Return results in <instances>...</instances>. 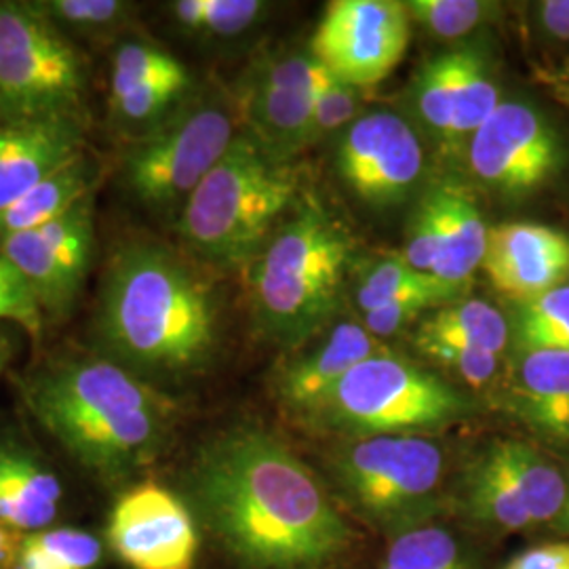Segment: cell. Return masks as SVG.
I'll return each mask as SVG.
<instances>
[{"label": "cell", "mask_w": 569, "mask_h": 569, "mask_svg": "<svg viewBox=\"0 0 569 569\" xmlns=\"http://www.w3.org/2000/svg\"><path fill=\"white\" fill-rule=\"evenodd\" d=\"M192 512L239 569H333L352 529L305 462L262 428L226 430L188 475Z\"/></svg>", "instance_id": "cell-1"}, {"label": "cell", "mask_w": 569, "mask_h": 569, "mask_svg": "<svg viewBox=\"0 0 569 569\" xmlns=\"http://www.w3.org/2000/svg\"><path fill=\"white\" fill-rule=\"evenodd\" d=\"M21 399L39 427L106 488L129 483L169 446L178 407L163 388L98 352L32 367Z\"/></svg>", "instance_id": "cell-2"}, {"label": "cell", "mask_w": 569, "mask_h": 569, "mask_svg": "<svg viewBox=\"0 0 569 569\" xmlns=\"http://www.w3.org/2000/svg\"><path fill=\"white\" fill-rule=\"evenodd\" d=\"M91 338L93 352L157 387L182 378L218 345L213 291L164 244L122 241L103 268Z\"/></svg>", "instance_id": "cell-3"}, {"label": "cell", "mask_w": 569, "mask_h": 569, "mask_svg": "<svg viewBox=\"0 0 569 569\" xmlns=\"http://www.w3.org/2000/svg\"><path fill=\"white\" fill-rule=\"evenodd\" d=\"M298 173L241 129L178 216L186 244L218 266L251 262L298 197Z\"/></svg>", "instance_id": "cell-4"}, {"label": "cell", "mask_w": 569, "mask_h": 569, "mask_svg": "<svg viewBox=\"0 0 569 569\" xmlns=\"http://www.w3.org/2000/svg\"><path fill=\"white\" fill-rule=\"evenodd\" d=\"M352 239L323 207L306 204L251 260L249 296L258 321L284 342L302 340L338 305Z\"/></svg>", "instance_id": "cell-5"}, {"label": "cell", "mask_w": 569, "mask_h": 569, "mask_svg": "<svg viewBox=\"0 0 569 569\" xmlns=\"http://www.w3.org/2000/svg\"><path fill=\"white\" fill-rule=\"evenodd\" d=\"M336 481L346 505L390 538L428 526L439 509L446 453L416 435H373L338 456Z\"/></svg>", "instance_id": "cell-6"}, {"label": "cell", "mask_w": 569, "mask_h": 569, "mask_svg": "<svg viewBox=\"0 0 569 569\" xmlns=\"http://www.w3.org/2000/svg\"><path fill=\"white\" fill-rule=\"evenodd\" d=\"M79 47L32 2L0 0V121L84 117Z\"/></svg>", "instance_id": "cell-7"}, {"label": "cell", "mask_w": 569, "mask_h": 569, "mask_svg": "<svg viewBox=\"0 0 569 569\" xmlns=\"http://www.w3.org/2000/svg\"><path fill=\"white\" fill-rule=\"evenodd\" d=\"M241 129L220 100L183 103L167 121L127 143L119 180L150 211H182Z\"/></svg>", "instance_id": "cell-8"}, {"label": "cell", "mask_w": 569, "mask_h": 569, "mask_svg": "<svg viewBox=\"0 0 569 569\" xmlns=\"http://www.w3.org/2000/svg\"><path fill=\"white\" fill-rule=\"evenodd\" d=\"M323 411L333 425L373 437L446 425L462 418L468 403L437 376L378 352L346 376Z\"/></svg>", "instance_id": "cell-9"}, {"label": "cell", "mask_w": 569, "mask_h": 569, "mask_svg": "<svg viewBox=\"0 0 569 569\" xmlns=\"http://www.w3.org/2000/svg\"><path fill=\"white\" fill-rule=\"evenodd\" d=\"M566 496L568 477L540 449L519 439H500L468 470L462 500L477 526L515 533L552 526Z\"/></svg>", "instance_id": "cell-10"}, {"label": "cell", "mask_w": 569, "mask_h": 569, "mask_svg": "<svg viewBox=\"0 0 569 569\" xmlns=\"http://www.w3.org/2000/svg\"><path fill=\"white\" fill-rule=\"evenodd\" d=\"M411 39L406 2L336 0L312 37V56L355 89L373 87L403 60Z\"/></svg>", "instance_id": "cell-11"}, {"label": "cell", "mask_w": 569, "mask_h": 569, "mask_svg": "<svg viewBox=\"0 0 569 569\" xmlns=\"http://www.w3.org/2000/svg\"><path fill=\"white\" fill-rule=\"evenodd\" d=\"M563 161L557 131L533 106L500 102L468 138V167L479 182L507 194H528L549 182Z\"/></svg>", "instance_id": "cell-12"}, {"label": "cell", "mask_w": 569, "mask_h": 569, "mask_svg": "<svg viewBox=\"0 0 569 569\" xmlns=\"http://www.w3.org/2000/svg\"><path fill=\"white\" fill-rule=\"evenodd\" d=\"M106 533L110 549L131 569H192L201 542L192 509L154 481L122 491Z\"/></svg>", "instance_id": "cell-13"}, {"label": "cell", "mask_w": 569, "mask_h": 569, "mask_svg": "<svg viewBox=\"0 0 569 569\" xmlns=\"http://www.w3.org/2000/svg\"><path fill=\"white\" fill-rule=\"evenodd\" d=\"M338 169L367 203H397L420 180L425 152L409 122L390 112H373L346 129Z\"/></svg>", "instance_id": "cell-14"}, {"label": "cell", "mask_w": 569, "mask_h": 569, "mask_svg": "<svg viewBox=\"0 0 569 569\" xmlns=\"http://www.w3.org/2000/svg\"><path fill=\"white\" fill-rule=\"evenodd\" d=\"M483 268L493 287L519 302H529L569 272V239L545 224L510 222L489 228Z\"/></svg>", "instance_id": "cell-15"}, {"label": "cell", "mask_w": 569, "mask_h": 569, "mask_svg": "<svg viewBox=\"0 0 569 569\" xmlns=\"http://www.w3.org/2000/svg\"><path fill=\"white\" fill-rule=\"evenodd\" d=\"M84 131V117L0 121V211L87 150Z\"/></svg>", "instance_id": "cell-16"}, {"label": "cell", "mask_w": 569, "mask_h": 569, "mask_svg": "<svg viewBox=\"0 0 569 569\" xmlns=\"http://www.w3.org/2000/svg\"><path fill=\"white\" fill-rule=\"evenodd\" d=\"M63 502L60 477L18 439H0V523L21 536L53 528Z\"/></svg>", "instance_id": "cell-17"}, {"label": "cell", "mask_w": 569, "mask_h": 569, "mask_svg": "<svg viewBox=\"0 0 569 569\" xmlns=\"http://www.w3.org/2000/svg\"><path fill=\"white\" fill-rule=\"evenodd\" d=\"M382 352L366 327L342 323L323 346L287 366L279 378V397L298 411H319L346 376L369 357Z\"/></svg>", "instance_id": "cell-18"}, {"label": "cell", "mask_w": 569, "mask_h": 569, "mask_svg": "<svg viewBox=\"0 0 569 569\" xmlns=\"http://www.w3.org/2000/svg\"><path fill=\"white\" fill-rule=\"evenodd\" d=\"M510 401L517 416L552 443H569V352L529 350L515 367Z\"/></svg>", "instance_id": "cell-19"}, {"label": "cell", "mask_w": 569, "mask_h": 569, "mask_svg": "<svg viewBox=\"0 0 569 569\" xmlns=\"http://www.w3.org/2000/svg\"><path fill=\"white\" fill-rule=\"evenodd\" d=\"M437 216L439 256L432 277L449 284H460L483 266L488 251L489 228L472 194L453 183H441L427 194Z\"/></svg>", "instance_id": "cell-20"}, {"label": "cell", "mask_w": 569, "mask_h": 569, "mask_svg": "<svg viewBox=\"0 0 569 569\" xmlns=\"http://www.w3.org/2000/svg\"><path fill=\"white\" fill-rule=\"evenodd\" d=\"M100 176V161L82 150L70 163L63 164L16 203L0 211V241L56 222L70 209L96 194Z\"/></svg>", "instance_id": "cell-21"}, {"label": "cell", "mask_w": 569, "mask_h": 569, "mask_svg": "<svg viewBox=\"0 0 569 569\" xmlns=\"http://www.w3.org/2000/svg\"><path fill=\"white\" fill-rule=\"evenodd\" d=\"M0 253L20 270L28 289L41 306L42 315L60 319L72 310L81 289L63 272L39 232H21L0 241Z\"/></svg>", "instance_id": "cell-22"}, {"label": "cell", "mask_w": 569, "mask_h": 569, "mask_svg": "<svg viewBox=\"0 0 569 569\" xmlns=\"http://www.w3.org/2000/svg\"><path fill=\"white\" fill-rule=\"evenodd\" d=\"M453 142L470 138L500 106V89L486 56L475 47L451 49Z\"/></svg>", "instance_id": "cell-23"}, {"label": "cell", "mask_w": 569, "mask_h": 569, "mask_svg": "<svg viewBox=\"0 0 569 569\" xmlns=\"http://www.w3.org/2000/svg\"><path fill=\"white\" fill-rule=\"evenodd\" d=\"M510 327L498 308L470 300L446 306L430 315L418 329L416 340H441L472 346L500 357L509 345Z\"/></svg>", "instance_id": "cell-24"}, {"label": "cell", "mask_w": 569, "mask_h": 569, "mask_svg": "<svg viewBox=\"0 0 569 569\" xmlns=\"http://www.w3.org/2000/svg\"><path fill=\"white\" fill-rule=\"evenodd\" d=\"M103 547L87 529L47 528L21 536L11 569H100Z\"/></svg>", "instance_id": "cell-25"}, {"label": "cell", "mask_w": 569, "mask_h": 569, "mask_svg": "<svg viewBox=\"0 0 569 569\" xmlns=\"http://www.w3.org/2000/svg\"><path fill=\"white\" fill-rule=\"evenodd\" d=\"M32 4L72 41H121L136 11L131 2L122 0H34Z\"/></svg>", "instance_id": "cell-26"}, {"label": "cell", "mask_w": 569, "mask_h": 569, "mask_svg": "<svg viewBox=\"0 0 569 569\" xmlns=\"http://www.w3.org/2000/svg\"><path fill=\"white\" fill-rule=\"evenodd\" d=\"M378 569H477L472 552L448 528L428 523L392 538Z\"/></svg>", "instance_id": "cell-27"}, {"label": "cell", "mask_w": 569, "mask_h": 569, "mask_svg": "<svg viewBox=\"0 0 569 569\" xmlns=\"http://www.w3.org/2000/svg\"><path fill=\"white\" fill-rule=\"evenodd\" d=\"M186 77H190L186 66L163 47L142 39H124L117 41L110 56L108 96Z\"/></svg>", "instance_id": "cell-28"}, {"label": "cell", "mask_w": 569, "mask_h": 569, "mask_svg": "<svg viewBox=\"0 0 569 569\" xmlns=\"http://www.w3.org/2000/svg\"><path fill=\"white\" fill-rule=\"evenodd\" d=\"M34 232L51 249L70 281L82 289L96 251V194Z\"/></svg>", "instance_id": "cell-29"}, {"label": "cell", "mask_w": 569, "mask_h": 569, "mask_svg": "<svg viewBox=\"0 0 569 569\" xmlns=\"http://www.w3.org/2000/svg\"><path fill=\"white\" fill-rule=\"evenodd\" d=\"M519 352L561 350L569 352V284L521 302L512 321Z\"/></svg>", "instance_id": "cell-30"}, {"label": "cell", "mask_w": 569, "mask_h": 569, "mask_svg": "<svg viewBox=\"0 0 569 569\" xmlns=\"http://www.w3.org/2000/svg\"><path fill=\"white\" fill-rule=\"evenodd\" d=\"M260 0H180L171 13L192 34L230 39L247 32L264 13Z\"/></svg>", "instance_id": "cell-31"}, {"label": "cell", "mask_w": 569, "mask_h": 569, "mask_svg": "<svg viewBox=\"0 0 569 569\" xmlns=\"http://www.w3.org/2000/svg\"><path fill=\"white\" fill-rule=\"evenodd\" d=\"M448 287H456V284L446 283L432 274L416 270L407 262L403 253H390L367 268L361 284L357 289V298H359L361 310L369 312L411 291L448 289Z\"/></svg>", "instance_id": "cell-32"}, {"label": "cell", "mask_w": 569, "mask_h": 569, "mask_svg": "<svg viewBox=\"0 0 569 569\" xmlns=\"http://www.w3.org/2000/svg\"><path fill=\"white\" fill-rule=\"evenodd\" d=\"M413 106L437 138L453 142V84L449 51L422 66L413 82Z\"/></svg>", "instance_id": "cell-33"}, {"label": "cell", "mask_w": 569, "mask_h": 569, "mask_svg": "<svg viewBox=\"0 0 569 569\" xmlns=\"http://www.w3.org/2000/svg\"><path fill=\"white\" fill-rule=\"evenodd\" d=\"M407 13L439 39H460L488 20L496 4L483 0H409Z\"/></svg>", "instance_id": "cell-34"}, {"label": "cell", "mask_w": 569, "mask_h": 569, "mask_svg": "<svg viewBox=\"0 0 569 569\" xmlns=\"http://www.w3.org/2000/svg\"><path fill=\"white\" fill-rule=\"evenodd\" d=\"M416 346L432 361L448 367L462 380H467L470 387H486L493 380L500 367V357L472 346L441 340H416Z\"/></svg>", "instance_id": "cell-35"}, {"label": "cell", "mask_w": 569, "mask_h": 569, "mask_svg": "<svg viewBox=\"0 0 569 569\" xmlns=\"http://www.w3.org/2000/svg\"><path fill=\"white\" fill-rule=\"evenodd\" d=\"M458 291L460 289H456V287H448V289H427V291L406 293L388 305L366 312V329L373 338L392 336L409 321H413L420 312H425L427 308L437 302L453 298Z\"/></svg>", "instance_id": "cell-36"}, {"label": "cell", "mask_w": 569, "mask_h": 569, "mask_svg": "<svg viewBox=\"0 0 569 569\" xmlns=\"http://www.w3.org/2000/svg\"><path fill=\"white\" fill-rule=\"evenodd\" d=\"M329 79L326 66L310 53L268 61L249 82L283 91H319Z\"/></svg>", "instance_id": "cell-37"}, {"label": "cell", "mask_w": 569, "mask_h": 569, "mask_svg": "<svg viewBox=\"0 0 569 569\" xmlns=\"http://www.w3.org/2000/svg\"><path fill=\"white\" fill-rule=\"evenodd\" d=\"M357 112H359V93H357V89L331 77L319 89V93L315 98L310 136L331 133V131L342 129L346 124L350 127L355 122Z\"/></svg>", "instance_id": "cell-38"}, {"label": "cell", "mask_w": 569, "mask_h": 569, "mask_svg": "<svg viewBox=\"0 0 569 569\" xmlns=\"http://www.w3.org/2000/svg\"><path fill=\"white\" fill-rule=\"evenodd\" d=\"M502 569H569V542H545L519 552Z\"/></svg>", "instance_id": "cell-39"}, {"label": "cell", "mask_w": 569, "mask_h": 569, "mask_svg": "<svg viewBox=\"0 0 569 569\" xmlns=\"http://www.w3.org/2000/svg\"><path fill=\"white\" fill-rule=\"evenodd\" d=\"M4 323L21 327L32 338H39L42 331V323H44V317H42V312L23 308V306L16 305V302H11V300L0 296V326H4Z\"/></svg>", "instance_id": "cell-40"}, {"label": "cell", "mask_w": 569, "mask_h": 569, "mask_svg": "<svg viewBox=\"0 0 569 569\" xmlns=\"http://www.w3.org/2000/svg\"><path fill=\"white\" fill-rule=\"evenodd\" d=\"M538 13L550 37L569 41V0H547L540 4Z\"/></svg>", "instance_id": "cell-41"}, {"label": "cell", "mask_w": 569, "mask_h": 569, "mask_svg": "<svg viewBox=\"0 0 569 569\" xmlns=\"http://www.w3.org/2000/svg\"><path fill=\"white\" fill-rule=\"evenodd\" d=\"M21 533L0 523V569H11L20 549Z\"/></svg>", "instance_id": "cell-42"}, {"label": "cell", "mask_w": 569, "mask_h": 569, "mask_svg": "<svg viewBox=\"0 0 569 569\" xmlns=\"http://www.w3.org/2000/svg\"><path fill=\"white\" fill-rule=\"evenodd\" d=\"M13 352H16V345H13V338L9 331H4L0 326V373L9 367L11 359H13Z\"/></svg>", "instance_id": "cell-43"}, {"label": "cell", "mask_w": 569, "mask_h": 569, "mask_svg": "<svg viewBox=\"0 0 569 569\" xmlns=\"http://www.w3.org/2000/svg\"><path fill=\"white\" fill-rule=\"evenodd\" d=\"M550 528L555 529V531H559V533H568L569 536V477L566 505H563V509H561V512H559V517L552 521V526H550Z\"/></svg>", "instance_id": "cell-44"}, {"label": "cell", "mask_w": 569, "mask_h": 569, "mask_svg": "<svg viewBox=\"0 0 569 569\" xmlns=\"http://www.w3.org/2000/svg\"><path fill=\"white\" fill-rule=\"evenodd\" d=\"M552 93L559 102L566 103L569 108V84L568 82L557 81L552 84Z\"/></svg>", "instance_id": "cell-45"}, {"label": "cell", "mask_w": 569, "mask_h": 569, "mask_svg": "<svg viewBox=\"0 0 569 569\" xmlns=\"http://www.w3.org/2000/svg\"><path fill=\"white\" fill-rule=\"evenodd\" d=\"M559 79H561V82H568L569 84V58L563 63V77H559Z\"/></svg>", "instance_id": "cell-46"}]
</instances>
